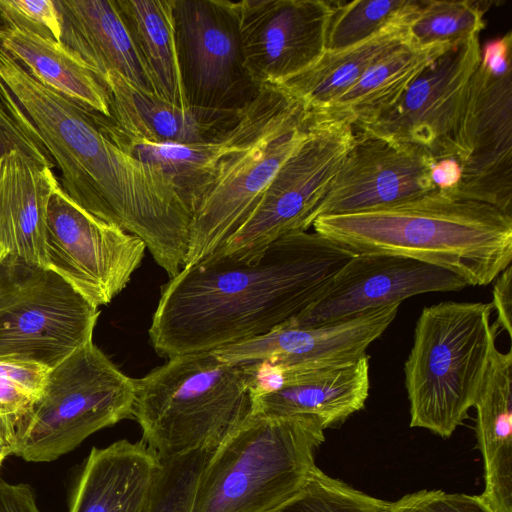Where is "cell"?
<instances>
[{"instance_id": "cell-1", "label": "cell", "mask_w": 512, "mask_h": 512, "mask_svg": "<svg viewBox=\"0 0 512 512\" xmlns=\"http://www.w3.org/2000/svg\"><path fill=\"white\" fill-rule=\"evenodd\" d=\"M354 255L307 231L282 236L253 262L208 255L161 287L150 342L171 358L266 335L306 310Z\"/></svg>"}, {"instance_id": "cell-2", "label": "cell", "mask_w": 512, "mask_h": 512, "mask_svg": "<svg viewBox=\"0 0 512 512\" xmlns=\"http://www.w3.org/2000/svg\"><path fill=\"white\" fill-rule=\"evenodd\" d=\"M0 101L61 174L78 206L154 247L179 227L186 203L174 179L139 159L113 118L44 86L0 46Z\"/></svg>"}, {"instance_id": "cell-3", "label": "cell", "mask_w": 512, "mask_h": 512, "mask_svg": "<svg viewBox=\"0 0 512 512\" xmlns=\"http://www.w3.org/2000/svg\"><path fill=\"white\" fill-rule=\"evenodd\" d=\"M315 232L347 250L411 258L485 286L512 261V217L435 189L386 208L319 216Z\"/></svg>"}, {"instance_id": "cell-4", "label": "cell", "mask_w": 512, "mask_h": 512, "mask_svg": "<svg viewBox=\"0 0 512 512\" xmlns=\"http://www.w3.org/2000/svg\"><path fill=\"white\" fill-rule=\"evenodd\" d=\"M249 106L242 137L187 194L191 222L183 268L213 253L242 225L280 167L307 138L308 112L284 87H258Z\"/></svg>"}, {"instance_id": "cell-5", "label": "cell", "mask_w": 512, "mask_h": 512, "mask_svg": "<svg viewBox=\"0 0 512 512\" xmlns=\"http://www.w3.org/2000/svg\"><path fill=\"white\" fill-rule=\"evenodd\" d=\"M250 376L213 351L177 355L135 379L132 417L142 440L167 460L217 448L251 413Z\"/></svg>"}, {"instance_id": "cell-6", "label": "cell", "mask_w": 512, "mask_h": 512, "mask_svg": "<svg viewBox=\"0 0 512 512\" xmlns=\"http://www.w3.org/2000/svg\"><path fill=\"white\" fill-rule=\"evenodd\" d=\"M492 310L454 301L423 308L404 364L411 427L447 438L467 417L496 347Z\"/></svg>"}, {"instance_id": "cell-7", "label": "cell", "mask_w": 512, "mask_h": 512, "mask_svg": "<svg viewBox=\"0 0 512 512\" xmlns=\"http://www.w3.org/2000/svg\"><path fill=\"white\" fill-rule=\"evenodd\" d=\"M323 431L310 415L250 413L203 468L192 512H269L279 506L315 466Z\"/></svg>"}, {"instance_id": "cell-8", "label": "cell", "mask_w": 512, "mask_h": 512, "mask_svg": "<svg viewBox=\"0 0 512 512\" xmlns=\"http://www.w3.org/2000/svg\"><path fill=\"white\" fill-rule=\"evenodd\" d=\"M135 379L89 342L51 368L41 395L16 421L13 455L52 462L93 433L132 417Z\"/></svg>"}, {"instance_id": "cell-9", "label": "cell", "mask_w": 512, "mask_h": 512, "mask_svg": "<svg viewBox=\"0 0 512 512\" xmlns=\"http://www.w3.org/2000/svg\"><path fill=\"white\" fill-rule=\"evenodd\" d=\"M100 311L52 269L0 261V357L53 368L92 342Z\"/></svg>"}, {"instance_id": "cell-10", "label": "cell", "mask_w": 512, "mask_h": 512, "mask_svg": "<svg viewBox=\"0 0 512 512\" xmlns=\"http://www.w3.org/2000/svg\"><path fill=\"white\" fill-rule=\"evenodd\" d=\"M355 138L348 123L309 117L305 141L280 167L242 225L210 255L253 262L282 236L307 231Z\"/></svg>"}, {"instance_id": "cell-11", "label": "cell", "mask_w": 512, "mask_h": 512, "mask_svg": "<svg viewBox=\"0 0 512 512\" xmlns=\"http://www.w3.org/2000/svg\"><path fill=\"white\" fill-rule=\"evenodd\" d=\"M451 152L462 174L445 192L512 217V70L496 75L480 61L458 111Z\"/></svg>"}, {"instance_id": "cell-12", "label": "cell", "mask_w": 512, "mask_h": 512, "mask_svg": "<svg viewBox=\"0 0 512 512\" xmlns=\"http://www.w3.org/2000/svg\"><path fill=\"white\" fill-rule=\"evenodd\" d=\"M141 239L74 203L58 184L46 216V266L99 308L129 283L145 255Z\"/></svg>"}, {"instance_id": "cell-13", "label": "cell", "mask_w": 512, "mask_h": 512, "mask_svg": "<svg viewBox=\"0 0 512 512\" xmlns=\"http://www.w3.org/2000/svg\"><path fill=\"white\" fill-rule=\"evenodd\" d=\"M242 68L258 87L283 85L326 52L334 2L323 0L232 1Z\"/></svg>"}, {"instance_id": "cell-14", "label": "cell", "mask_w": 512, "mask_h": 512, "mask_svg": "<svg viewBox=\"0 0 512 512\" xmlns=\"http://www.w3.org/2000/svg\"><path fill=\"white\" fill-rule=\"evenodd\" d=\"M481 49L479 36L452 46L389 111L354 130L416 147L435 161L452 158L455 121L469 80L481 61Z\"/></svg>"}, {"instance_id": "cell-15", "label": "cell", "mask_w": 512, "mask_h": 512, "mask_svg": "<svg viewBox=\"0 0 512 512\" xmlns=\"http://www.w3.org/2000/svg\"><path fill=\"white\" fill-rule=\"evenodd\" d=\"M466 286L456 274L411 258L359 253L337 272L306 310L286 324L313 327L335 323L400 304L418 294L456 292Z\"/></svg>"}, {"instance_id": "cell-16", "label": "cell", "mask_w": 512, "mask_h": 512, "mask_svg": "<svg viewBox=\"0 0 512 512\" xmlns=\"http://www.w3.org/2000/svg\"><path fill=\"white\" fill-rule=\"evenodd\" d=\"M355 141L311 215H344L393 206L432 190L435 160L424 151L356 132Z\"/></svg>"}, {"instance_id": "cell-17", "label": "cell", "mask_w": 512, "mask_h": 512, "mask_svg": "<svg viewBox=\"0 0 512 512\" xmlns=\"http://www.w3.org/2000/svg\"><path fill=\"white\" fill-rule=\"evenodd\" d=\"M400 304L313 327L284 324L270 333L213 350L236 365L263 363L282 371H307L353 363L395 319Z\"/></svg>"}, {"instance_id": "cell-18", "label": "cell", "mask_w": 512, "mask_h": 512, "mask_svg": "<svg viewBox=\"0 0 512 512\" xmlns=\"http://www.w3.org/2000/svg\"><path fill=\"white\" fill-rule=\"evenodd\" d=\"M174 13L190 104L233 108L227 103L245 73L232 1L175 0Z\"/></svg>"}, {"instance_id": "cell-19", "label": "cell", "mask_w": 512, "mask_h": 512, "mask_svg": "<svg viewBox=\"0 0 512 512\" xmlns=\"http://www.w3.org/2000/svg\"><path fill=\"white\" fill-rule=\"evenodd\" d=\"M161 470L143 440L93 447L71 478L68 512H146Z\"/></svg>"}, {"instance_id": "cell-20", "label": "cell", "mask_w": 512, "mask_h": 512, "mask_svg": "<svg viewBox=\"0 0 512 512\" xmlns=\"http://www.w3.org/2000/svg\"><path fill=\"white\" fill-rule=\"evenodd\" d=\"M54 2L60 19L59 43L101 83L113 71L136 88L156 94L149 70L116 1Z\"/></svg>"}, {"instance_id": "cell-21", "label": "cell", "mask_w": 512, "mask_h": 512, "mask_svg": "<svg viewBox=\"0 0 512 512\" xmlns=\"http://www.w3.org/2000/svg\"><path fill=\"white\" fill-rule=\"evenodd\" d=\"M111 100L112 118L130 140L191 144L212 140L238 121L239 108L181 106L144 92L117 72L102 80Z\"/></svg>"}, {"instance_id": "cell-22", "label": "cell", "mask_w": 512, "mask_h": 512, "mask_svg": "<svg viewBox=\"0 0 512 512\" xmlns=\"http://www.w3.org/2000/svg\"><path fill=\"white\" fill-rule=\"evenodd\" d=\"M279 372L281 383L276 390L251 396L252 414L310 415L325 429L361 410L369 395L368 355L336 367Z\"/></svg>"}, {"instance_id": "cell-23", "label": "cell", "mask_w": 512, "mask_h": 512, "mask_svg": "<svg viewBox=\"0 0 512 512\" xmlns=\"http://www.w3.org/2000/svg\"><path fill=\"white\" fill-rule=\"evenodd\" d=\"M58 184L50 166L26 154L0 160V243L7 253L46 266L47 206Z\"/></svg>"}, {"instance_id": "cell-24", "label": "cell", "mask_w": 512, "mask_h": 512, "mask_svg": "<svg viewBox=\"0 0 512 512\" xmlns=\"http://www.w3.org/2000/svg\"><path fill=\"white\" fill-rule=\"evenodd\" d=\"M474 407L484 460L485 489L480 496L494 512H512L511 349H493Z\"/></svg>"}, {"instance_id": "cell-25", "label": "cell", "mask_w": 512, "mask_h": 512, "mask_svg": "<svg viewBox=\"0 0 512 512\" xmlns=\"http://www.w3.org/2000/svg\"><path fill=\"white\" fill-rule=\"evenodd\" d=\"M452 46L405 43L376 62L327 108L308 116L342 121L354 129L370 124L389 111L409 86Z\"/></svg>"}, {"instance_id": "cell-26", "label": "cell", "mask_w": 512, "mask_h": 512, "mask_svg": "<svg viewBox=\"0 0 512 512\" xmlns=\"http://www.w3.org/2000/svg\"><path fill=\"white\" fill-rule=\"evenodd\" d=\"M411 22L393 24L355 46L326 51L312 67L280 86L302 102L309 116L315 115L339 98L376 62L409 43Z\"/></svg>"}, {"instance_id": "cell-27", "label": "cell", "mask_w": 512, "mask_h": 512, "mask_svg": "<svg viewBox=\"0 0 512 512\" xmlns=\"http://www.w3.org/2000/svg\"><path fill=\"white\" fill-rule=\"evenodd\" d=\"M0 46L44 86L112 118L107 88L58 41L10 28Z\"/></svg>"}, {"instance_id": "cell-28", "label": "cell", "mask_w": 512, "mask_h": 512, "mask_svg": "<svg viewBox=\"0 0 512 512\" xmlns=\"http://www.w3.org/2000/svg\"><path fill=\"white\" fill-rule=\"evenodd\" d=\"M149 70L156 94L177 105H191L180 64L175 0H116Z\"/></svg>"}, {"instance_id": "cell-29", "label": "cell", "mask_w": 512, "mask_h": 512, "mask_svg": "<svg viewBox=\"0 0 512 512\" xmlns=\"http://www.w3.org/2000/svg\"><path fill=\"white\" fill-rule=\"evenodd\" d=\"M249 120L248 99L239 108L235 126L212 140L191 144H158L133 141L129 138L128 140L133 153L139 159L158 166L174 179L186 200L189 191L242 137Z\"/></svg>"}, {"instance_id": "cell-30", "label": "cell", "mask_w": 512, "mask_h": 512, "mask_svg": "<svg viewBox=\"0 0 512 512\" xmlns=\"http://www.w3.org/2000/svg\"><path fill=\"white\" fill-rule=\"evenodd\" d=\"M425 0H357L334 2L326 39V51L355 46L384 30L412 21Z\"/></svg>"}, {"instance_id": "cell-31", "label": "cell", "mask_w": 512, "mask_h": 512, "mask_svg": "<svg viewBox=\"0 0 512 512\" xmlns=\"http://www.w3.org/2000/svg\"><path fill=\"white\" fill-rule=\"evenodd\" d=\"M479 1L425 0L409 26L410 42L417 46L455 45L479 36L485 28L487 6Z\"/></svg>"}, {"instance_id": "cell-32", "label": "cell", "mask_w": 512, "mask_h": 512, "mask_svg": "<svg viewBox=\"0 0 512 512\" xmlns=\"http://www.w3.org/2000/svg\"><path fill=\"white\" fill-rule=\"evenodd\" d=\"M390 505L329 477L315 465L303 485L269 512H390Z\"/></svg>"}, {"instance_id": "cell-33", "label": "cell", "mask_w": 512, "mask_h": 512, "mask_svg": "<svg viewBox=\"0 0 512 512\" xmlns=\"http://www.w3.org/2000/svg\"><path fill=\"white\" fill-rule=\"evenodd\" d=\"M216 448H201L162 461V470L146 512H192L200 474Z\"/></svg>"}, {"instance_id": "cell-34", "label": "cell", "mask_w": 512, "mask_h": 512, "mask_svg": "<svg viewBox=\"0 0 512 512\" xmlns=\"http://www.w3.org/2000/svg\"><path fill=\"white\" fill-rule=\"evenodd\" d=\"M49 370L33 361L0 357V416L17 421L41 395Z\"/></svg>"}, {"instance_id": "cell-35", "label": "cell", "mask_w": 512, "mask_h": 512, "mask_svg": "<svg viewBox=\"0 0 512 512\" xmlns=\"http://www.w3.org/2000/svg\"><path fill=\"white\" fill-rule=\"evenodd\" d=\"M0 13L12 29L59 42L60 19L53 0H0Z\"/></svg>"}, {"instance_id": "cell-36", "label": "cell", "mask_w": 512, "mask_h": 512, "mask_svg": "<svg viewBox=\"0 0 512 512\" xmlns=\"http://www.w3.org/2000/svg\"><path fill=\"white\" fill-rule=\"evenodd\" d=\"M390 512H494L479 496L421 490L391 503Z\"/></svg>"}, {"instance_id": "cell-37", "label": "cell", "mask_w": 512, "mask_h": 512, "mask_svg": "<svg viewBox=\"0 0 512 512\" xmlns=\"http://www.w3.org/2000/svg\"><path fill=\"white\" fill-rule=\"evenodd\" d=\"M15 152L54 167L47 152L22 130L0 102V160Z\"/></svg>"}, {"instance_id": "cell-38", "label": "cell", "mask_w": 512, "mask_h": 512, "mask_svg": "<svg viewBox=\"0 0 512 512\" xmlns=\"http://www.w3.org/2000/svg\"><path fill=\"white\" fill-rule=\"evenodd\" d=\"M492 308L497 312L495 324L509 337L512 335V267H507L494 280Z\"/></svg>"}, {"instance_id": "cell-39", "label": "cell", "mask_w": 512, "mask_h": 512, "mask_svg": "<svg viewBox=\"0 0 512 512\" xmlns=\"http://www.w3.org/2000/svg\"><path fill=\"white\" fill-rule=\"evenodd\" d=\"M0 512H40L31 486L0 478Z\"/></svg>"}, {"instance_id": "cell-40", "label": "cell", "mask_w": 512, "mask_h": 512, "mask_svg": "<svg viewBox=\"0 0 512 512\" xmlns=\"http://www.w3.org/2000/svg\"><path fill=\"white\" fill-rule=\"evenodd\" d=\"M511 43V32L487 43L481 49V63L496 75L511 70Z\"/></svg>"}, {"instance_id": "cell-41", "label": "cell", "mask_w": 512, "mask_h": 512, "mask_svg": "<svg viewBox=\"0 0 512 512\" xmlns=\"http://www.w3.org/2000/svg\"><path fill=\"white\" fill-rule=\"evenodd\" d=\"M461 168L454 158L435 161L431 168V180L436 189L449 191L455 188L461 179Z\"/></svg>"}, {"instance_id": "cell-42", "label": "cell", "mask_w": 512, "mask_h": 512, "mask_svg": "<svg viewBox=\"0 0 512 512\" xmlns=\"http://www.w3.org/2000/svg\"><path fill=\"white\" fill-rule=\"evenodd\" d=\"M16 420L0 416V467L4 460L13 455L16 445Z\"/></svg>"}, {"instance_id": "cell-43", "label": "cell", "mask_w": 512, "mask_h": 512, "mask_svg": "<svg viewBox=\"0 0 512 512\" xmlns=\"http://www.w3.org/2000/svg\"><path fill=\"white\" fill-rule=\"evenodd\" d=\"M10 29V26L0 13V38L6 34V32Z\"/></svg>"}, {"instance_id": "cell-44", "label": "cell", "mask_w": 512, "mask_h": 512, "mask_svg": "<svg viewBox=\"0 0 512 512\" xmlns=\"http://www.w3.org/2000/svg\"><path fill=\"white\" fill-rule=\"evenodd\" d=\"M7 254V251L4 249V247L0 243V261L2 258Z\"/></svg>"}]
</instances>
